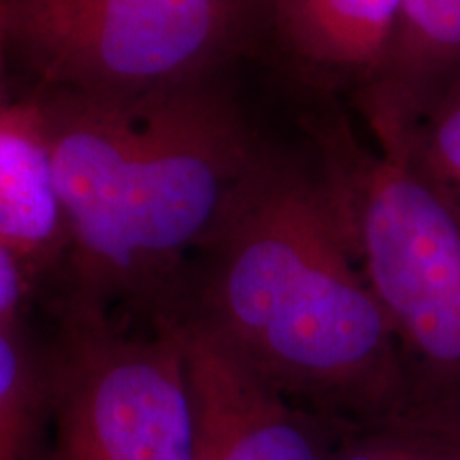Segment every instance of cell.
Instances as JSON below:
<instances>
[{
  "instance_id": "cell-7",
  "label": "cell",
  "mask_w": 460,
  "mask_h": 460,
  "mask_svg": "<svg viewBox=\"0 0 460 460\" xmlns=\"http://www.w3.org/2000/svg\"><path fill=\"white\" fill-rule=\"evenodd\" d=\"M0 245L28 269L66 254L65 207L39 99L0 107Z\"/></svg>"
},
{
  "instance_id": "cell-1",
  "label": "cell",
  "mask_w": 460,
  "mask_h": 460,
  "mask_svg": "<svg viewBox=\"0 0 460 460\" xmlns=\"http://www.w3.org/2000/svg\"><path fill=\"white\" fill-rule=\"evenodd\" d=\"M203 254L197 305L172 318L298 410L341 433L418 393L322 172L264 156Z\"/></svg>"
},
{
  "instance_id": "cell-14",
  "label": "cell",
  "mask_w": 460,
  "mask_h": 460,
  "mask_svg": "<svg viewBox=\"0 0 460 460\" xmlns=\"http://www.w3.org/2000/svg\"><path fill=\"white\" fill-rule=\"evenodd\" d=\"M9 48H11V39H9V9H7V0H0V75H3L4 58H7Z\"/></svg>"
},
{
  "instance_id": "cell-5",
  "label": "cell",
  "mask_w": 460,
  "mask_h": 460,
  "mask_svg": "<svg viewBox=\"0 0 460 460\" xmlns=\"http://www.w3.org/2000/svg\"><path fill=\"white\" fill-rule=\"evenodd\" d=\"M48 376L45 460H197L192 388L171 318L137 337L73 305Z\"/></svg>"
},
{
  "instance_id": "cell-11",
  "label": "cell",
  "mask_w": 460,
  "mask_h": 460,
  "mask_svg": "<svg viewBox=\"0 0 460 460\" xmlns=\"http://www.w3.org/2000/svg\"><path fill=\"white\" fill-rule=\"evenodd\" d=\"M49 376L15 326L0 329V460H45Z\"/></svg>"
},
{
  "instance_id": "cell-3",
  "label": "cell",
  "mask_w": 460,
  "mask_h": 460,
  "mask_svg": "<svg viewBox=\"0 0 460 460\" xmlns=\"http://www.w3.org/2000/svg\"><path fill=\"white\" fill-rule=\"evenodd\" d=\"M322 177L356 262L424 390L460 401V216L393 149L345 124L320 135Z\"/></svg>"
},
{
  "instance_id": "cell-13",
  "label": "cell",
  "mask_w": 460,
  "mask_h": 460,
  "mask_svg": "<svg viewBox=\"0 0 460 460\" xmlns=\"http://www.w3.org/2000/svg\"><path fill=\"white\" fill-rule=\"evenodd\" d=\"M31 269L13 252L0 245V329L15 326L17 314L28 295Z\"/></svg>"
},
{
  "instance_id": "cell-12",
  "label": "cell",
  "mask_w": 460,
  "mask_h": 460,
  "mask_svg": "<svg viewBox=\"0 0 460 460\" xmlns=\"http://www.w3.org/2000/svg\"><path fill=\"white\" fill-rule=\"evenodd\" d=\"M373 143L410 160L460 216V73L437 92L410 128L373 137Z\"/></svg>"
},
{
  "instance_id": "cell-6",
  "label": "cell",
  "mask_w": 460,
  "mask_h": 460,
  "mask_svg": "<svg viewBox=\"0 0 460 460\" xmlns=\"http://www.w3.org/2000/svg\"><path fill=\"white\" fill-rule=\"evenodd\" d=\"M180 335L197 422V460H329L339 430L262 382L197 324Z\"/></svg>"
},
{
  "instance_id": "cell-2",
  "label": "cell",
  "mask_w": 460,
  "mask_h": 460,
  "mask_svg": "<svg viewBox=\"0 0 460 460\" xmlns=\"http://www.w3.org/2000/svg\"><path fill=\"white\" fill-rule=\"evenodd\" d=\"M75 307L171 292L262 163L207 82L113 99L43 90Z\"/></svg>"
},
{
  "instance_id": "cell-4",
  "label": "cell",
  "mask_w": 460,
  "mask_h": 460,
  "mask_svg": "<svg viewBox=\"0 0 460 460\" xmlns=\"http://www.w3.org/2000/svg\"><path fill=\"white\" fill-rule=\"evenodd\" d=\"M11 45L43 90L130 96L207 82L241 0H7Z\"/></svg>"
},
{
  "instance_id": "cell-9",
  "label": "cell",
  "mask_w": 460,
  "mask_h": 460,
  "mask_svg": "<svg viewBox=\"0 0 460 460\" xmlns=\"http://www.w3.org/2000/svg\"><path fill=\"white\" fill-rule=\"evenodd\" d=\"M401 0H275V31L284 49L307 71L356 92L382 71Z\"/></svg>"
},
{
  "instance_id": "cell-8",
  "label": "cell",
  "mask_w": 460,
  "mask_h": 460,
  "mask_svg": "<svg viewBox=\"0 0 460 460\" xmlns=\"http://www.w3.org/2000/svg\"><path fill=\"white\" fill-rule=\"evenodd\" d=\"M460 73V0H401L382 71L356 92L373 137L396 135Z\"/></svg>"
},
{
  "instance_id": "cell-10",
  "label": "cell",
  "mask_w": 460,
  "mask_h": 460,
  "mask_svg": "<svg viewBox=\"0 0 460 460\" xmlns=\"http://www.w3.org/2000/svg\"><path fill=\"white\" fill-rule=\"evenodd\" d=\"M329 460H460V401L418 388L386 416L341 430Z\"/></svg>"
}]
</instances>
